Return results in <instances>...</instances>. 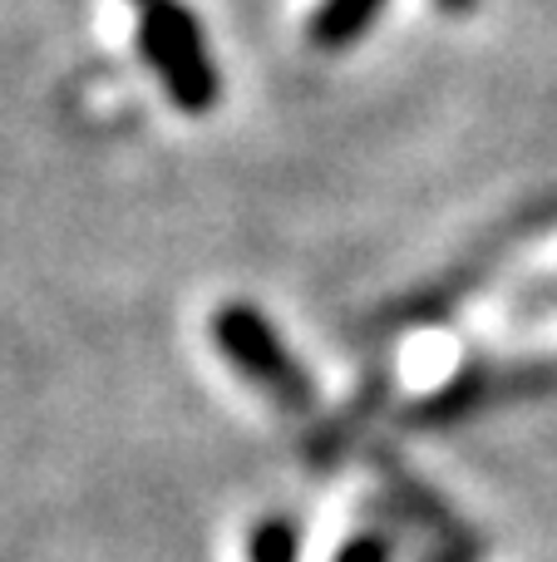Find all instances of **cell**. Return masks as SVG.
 <instances>
[{
  "label": "cell",
  "mask_w": 557,
  "mask_h": 562,
  "mask_svg": "<svg viewBox=\"0 0 557 562\" xmlns=\"http://www.w3.org/2000/svg\"><path fill=\"white\" fill-rule=\"evenodd\" d=\"M341 562H390V553H385L380 538H365V543H351V548H345Z\"/></svg>",
  "instance_id": "cell-4"
},
{
  "label": "cell",
  "mask_w": 557,
  "mask_h": 562,
  "mask_svg": "<svg viewBox=\"0 0 557 562\" xmlns=\"http://www.w3.org/2000/svg\"><path fill=\"white\" fill-rule=\"evenodd\" d=\"M385 10V0H321L306 25V40L316 49H345L375 25V15Z\"/></svg>",
  "instance_id": "cell-3"
},
{
  "label": "cell",
  "mask_w": 557,
  "mask_h": 562,
  "mask_svg": "<svg viewBox=\"0 0 557 562\" xmlns=\"http://www.w3.org/2000/svg\"><path fill=\"white\" fill-rule=\"evenodd\" d=\"M213 330H217V346L227 350V360H232L272 405H282L286 415H306V409H311V385H306V375L292 366V356L282 350L276 330L262 321V311L223 306Z\"/></svg>",
  "instance_id": "cell-2"
},
{
  "label": "cell",
  "mask_w": 557,
  "mask_h": 562,
  "mask_svg": "<svg viewBox=\"0 0 557 562\" xmlns=\"http://www.w3.org/2000/svg\"><path fill=\"white\" fill-rule=\"evenodd\" d=\"M138 5V49L148 69L163 79L168 99L187 114H207L217 104V65L207 55V35L197 15L178 0H134Z\"/></svg>",
  "instance_id": "cell-1"
},
{
  "label": "cell",
  "mask_w": 557,
  "mask_h": 562,
  "mask_svg": "<svg viewBox=\"0 0 557 562\" xmlns=\"http://www.w3.org/2000/svg\"><path fill=\"white\" fill-rule=\"evenodd\" d=\"M440 5H444V10H454V15H464V10H474L479 0H440Z\"/></svg>",
  "instance_id": "cell-5"
},
{
  "label": "cell",
  "mask_w": 557,
  "mask_h": 562,
  "mask_svg": "<svg viewBox=\"0 0 557 562\" xmlns=\"http://www.w3.org/2000/svg\"><path fill=\"white\" fill-rule=\"evenodd\" d=\"M440 553H444V548H440ZM440 553H434V558H430V562H450V558H440Z\"/></svg>",
  "instance_id": "cell-6"
}]
</instances>
